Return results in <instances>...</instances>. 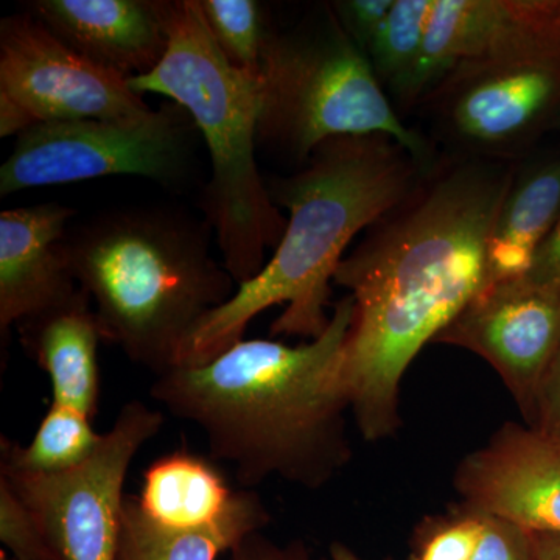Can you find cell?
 <instances>
[{
	"instance_id": "obj_1",
	"label": "cell",
	"mask_w": 560,
	"mask_h": 560,
	"mask_svg": "<svg viewBox=\"0 0 560 560\" xmlns=\"http://www.w3.org/2000/svg\"><path fill=\"white\" fill-rule=\"evenodd\" d=\"M514 172L478 160L431 168L335 272L353 300L342 378L364 441L399 431L405 372L486 289L489 234Z\"/></svg>"
},
{
	"instance_id": "obj_2",
	"label": "cell",
	"mask_w": 560,
	"mask_h": 560,
	"mask_svg": "<svg viewBox=\"0 0 560 560\" xmlns=\"http://www.w3.org/2000/svg\"><path fill=\"white\" fill-rule=\"evenodd\" d=\"M352 316L348 294L315 340L300 346L242 340L209 363L154 378L150 397L200 427L212 458L234 464L245 488L276 477L323 489L353 455L342 378Z\"/></svg>"
},
{
	"instance_id": "obj_3",
	"label": "cell",
	"mask_w": 560,
	"mask_h": 560,
	"mask_svg": "<svg viewBox=\"0 0 560 560\" xmlns=\"http://www.w3.org/2000/svg\"><path fill=\"white\" fill-rule=\"evenodd\" d=\"M425 171L383 135L327 140L304 168L267 180L271 200L289 210L285 232L264 270L190 335L178 368L201 366L245 340L250 320L287 304L271 334L315 340L329 327L330 280L352 238L410 197Z\"/></svg>"
},
{
	"instance_id": "obj_4",
	"label": "cell",
	"mask_w": 560,
	"mask_h": 560,
	"mask_svg": "<svg viewBox=\"0 0 560 560\" xmlns=\"http://www.w3.org/2000/svg\"><path fill=\"white\" fill-rule=\"evenodd\" d=\"M212 228L168 208L114 209L68 231L66 249L103 340L156 377L178 368L202 319L238 285L210 250Z\"/></svg>"
},
{
	"instance_id": "obj_5",
	"label": "cell",
	"mask_w": 560,
	"mask_h": 560,
	"mask_svg": "<svg viewBox=\"0 0 560 560\" xmlns=\"http://www.w3.org/2000/svg\"><path fill=\"white\" fill-rule=\"evenodd\" d=\"M168 50L156 69L130 80L190 114L206 142L212 175L201 194L224 268L237 285L256 278L287 219L257 167L260 95L256 75L234 68L210 35L200 0H168Z\"/></svg>"
},
{
	"instance_id": "obj_6",
	"label": "cell",
	"mask_w": 560,
	"mask_h": 560,
	"mask_svg": "<svg viewBox=\"0 0 560 560\" xmlns=\"http://www.w3.org/2000/svg\"><path fill=\"white\" fill-rule=\"evenodd\" d=\"M257 81V147L283 160L305 165L327 140L383 135L433 168L429 142L401 121L331 5L291 31L271 32Z\"/></svg>"
},
{
	"instance_id": "obj_7",
	"label": "cell",
	"mask_w": 560,
	"mask_h": 560,
	"mask_svg": "<svg viewBox=\"0 0 560 560\" xmlns=\"http://www.w3.org/2000/svg\"><path fill=\"white\" fill-rule=\"evenodd\" d=\"M559 0L495 47L463 62L434 88L442 130L469 150L517 153L560 119Z\"/></svg>"
},
{
	"instance_id": "obj_8",
	"label": "cell",
	"mask_w": 560,
	"mask_h": 560,
	"mask_svg": "<svg viewBox=\"0 0 560 560\" xmlns=\"http://www.w3.org/2000/svg\"><path fill=\"white\" fill-rule=\"evenodd\" d=\"M200 136L190 114L173 102L138 119L36 125L16 136L0 167V197L116 175L184 190L197 172Z\"/></svg>"
},
{
	"instance_id": "obj_9",
	"label": "cell",
	"mask_w": 560,
	"mask_h": 560,
	"mask_svg": "<svg viewBox=\"0 0 560 560\" xmlns=\"http://www.w3.org/2000/svg\"><path fill=\"white\" fill-rule=\"evenodd\" d=\"M164 422V412L140 400L128 401L97 451L75 469L0 470V478L33 512L58 559L116 560L128 470Z\"/></svg>"
},
{
	"instance_id": "obj_10",
	"label": "cell",
	"mask_w": 560,
	"mask_h": 560,
	"mask_svg": "<svg viewBox=\"0 0 560 560\" xmlns=\"http://www.w3.org/2000/svg\"><path fill=\"white\" fill-rule=\"evenodd\" d=\"M151 110L130 81L92 65L31 14L0 21V136L68 120H128Z\"/></svg>"
},
{
	"instance_id": "obj_11",
	"label": "cell",
	"mask_w": 560,
	"mask_h": 560,
	"mask_svg": "<svg viewBox=\"0 0 560 560\" xmlns=\"http://www.w3.org/2000/svg\"><path fill=\"white\" fill-rule=\"evenodd\" d=\"M434 342L488 361L529 420L560 349V289L526 276L501 280L482 290Z\"/></svg>"
},
{
	"instance_id": "obj_12",
	"label": "cell",
	"mask_w": 560,
	"mask_h": 560,
	"mask_svg": "<svg viewBox=\"0 0 560 560\" xmlns=\"http://www.w3.org/2000/svg\"><path fill=\"white\" fill-rule=\"evenodd\" d=\"M463 510L560 534V438L504 422L453 477Z\"/></svg>"
},
{
	"instance_id": "obj_13",
	"label": "cell",
	"mask_w": 560,
	"mask_h": 560,
	"mask_svg": "<svg viewBox=\"0 0 560 560\" xmlns=\"http://www.w3.org/2000/svg\"><path fill=\"white\" fill-rule=\"evenodd\" d=\"M24 11L92 65L130 81L168 50L167 0H33Z\"/></svg>"
},
{
	"instance_id": "obj_14",
	"label": "cell",
	"mask_w": 560,
	"mask_h": 560,
	"mask_svg": "<svg viewBox=\"0 0 560 560\" xmlns=\"http://www.w3.org/2000/svg\"><path fill=\"white\" fill-rule=\"evenodd\" d=\"M75 210L60 202L0 213V330L69 301L80 290L66 249Z\"/></svg>"
},
{
	"instance_id": "obj_15",
	"label": "cell",
	"mask_w": 560,
	"mask_h": 560,
	"mask_svg": "<svg viewBox=\"0 0 560 560\" xmlns=\"http://www.w3.org/2000/svg\"><path fill=\"white\" fill-rule=\"evenodd\" d=\"M22 348L49 375L51 404L94 418L101 400L98 342L103 340L86 291L18 324Z\"/></svg>"
},
{
	"instance_id": "obj_16",
	"label": "cell",
	"mask_w": 560,
	"mask_h": 560,
	"mask_svg": "<svg viewBox=\"0 0 560 560\" xmlns=\"http://www.w3.org/2000/svg\"><path fill=\"white\" fill-rule=\"evenodd\" d=\"M544 0H433L418 66L400 106L425 101L453 69L533 20Z\"/></svg>"
},
{
	"instance_id": "obj_17",
	"label": "cell",
	"mask_w": 560,
	"mask_h": 560,
	"mask_svg": "<svg viewBox=\"0 0 560 560\" xmlns=\"http://www.w3.org/2000/svg\"><path fill=\"white\" fill-rule=\"evenodd\" d=\"M560 217V151L515 168L488 241L486 289L528 275Z\"/></svg>"
},
{
	"instance_id": "obj_18",
	"label": "cell",
	"mask_w": 560,
	"mask_h": 560,
	"mask_svg": "<svg viewBox=\"0 0 560 560\" xmlns=\"http://www.w3.org/2000/svg\"><path fill=\"white\" fill-rule=\"evenodd\" d=\"M270 522V511L248 489L235 492L230 510L220 521L190 530L158 525L140 510L138 497H125L116 560H219Z\"/></svg>"
},
{
	"instance_id": "obj_19",
	"label": "cell",
	"mask_w": 560,
	"mask_h": 560,
	"mask_svg": "<svg viewBox=\"0 0 560 560\" xmlns=\"http://www.w3.org/2000/svg\"><path fill=\"white\" fill-rule=\"evenodd\" d=\"M234 495L212 460L183 448L165 453L147 467L138 501L158 525L190 530L220 521Z\"/></svg>"
},
{
	"instance_id": "obj_20",
	"label": "cell",
	"mask_w": 560,
	"mask_h": 560,
	"mask_svg": "<svg viewBox=\"0 0 560 560\" xmlns=\"http://www.w3.org/2000/svg\"><path fill=\"white\" fill-rule=\"evenodd\" d=\"M90 418L62 405L51 404L40 419L31 444L0 438V470L60 474L91 458L103 440Z\"/></svg>"
},
{
	"instance_id": "obj_21",
	"label": "cell",
	"mask_w": 560,
	"mask_h": 560,
	"mask_svg": "<svg viewBox=\"0 0 560 560\" xmlns=\"http://www.w3.org/2000/svg\"><path fill=\"white\" fill-rule=\"evenodd\" d=\"M431 9L433 0H394L388 18L368 50L378 83L399 105L419 62Z\"/></svg>"
},
{
	"instance_id": "obj_22",
	"label": "cell",
	"mask_w": 560,
	"mask_h": 560,
	"mask_svg": "<svg viewBox=\"0 0 560 560\" xmlns=\"http://www.w3.org/2000/svg\"><path fill=\"white\" fill-rule=\"evenodd\" d=\"M202 16L221 54L234 68L259 75L271 32L256 0H200Z\"/></svg>"
},
{
	"instance_id": "obj_23",
	"label": "cell",
	"mask_w": 560,
	"mask_h": 560,
	"mask_svg": "<svg viewBox=\"0 0 560 560\" xmlns=\"http://www.w3.org/2000/svg\"><path fill=\"white\" fill-rule=\"evenodd\" d=\"M0 541L18 560H60L38 521L11 486L0 478Z\"/></svg>"
},
{
	"instance_id": "obj_24",
	"label": "cell",
	"mask_w": 560,
	"mask_h": 560,
	"mask_svg": "<svg viewBox=\"0 0 560 560\" xmlns=\"http://www.w3.org/2000/svg\"><path fill=\"white\" fill-rule=\"evenodd\" d=\"M481 530V515L458 506L448 517L429 523L415 560H470Z\"/></svg>"
},
{
	"instance_id": "obj_25",
	"label": "cell",
	"mask_w": 560,
	"mask_h": 560,
	"mask_svg": "<svg viewBox=\"0 0 560 560\" xmlns=\"http://www.w3.org/2000/svg\"><path fill=\"white\" fill-rule=\"evenodd\" d=\"M478 515L481 537L470 560H537L528 530L504 518Z\"/></svg>"
},
{
	"instance_id": "obj_26",
	"label": "cell",
	"mask_w": 560,
	"mask_h": 560,
	"mask_svg": "<svg viewBox=\"0 0 560 560\" xmlns=\"http://www.w3.org/2000/svg\"><path fill=\"white\" fill-rule=\"evenodd\" d=\"M393 5L394 0H340L331 9L353 44L368 55Z\"/></svg>"
},
{
	"instance_id": "obj_27",
	"label": "cell",
	"mask_w": 560,
	"mask_h": 560,
	"mask_svg": "<svg viewBox=\"0 0 560 560\" xmlns=\"http://www.w3.org/2000/svg\"><path fill=\"white\" fill-rule=\"evenodd\" d=\"M224 560H312V558L304 541L291 540L279 544L265 536L261 530H257L238 541Z\"/></svg>"
},
{
	"instance_id": "obj_28",
	"label": "cell",
	"mask_w": 560,
	"mask_h": 560,
	"mask_svg": "<svg viewBox=\"0 0 560 560\" xmlns=\"http://www.w3.org/2000/svg\"><path fill=\"white\" fill-rule=\"evenodd\" d=\"M529 420L533 429L560 438V349L540 383Z\"/></svg>"
},
{
	"instance_id": "obj_29",
	"label": "cell",
	"mask_w": 560,
	"mask_h": 560,
	"mask_svg": "<svg viewBox=\"0 0 560 560\" xmlns=\"http://www.w3.org/2000/svg\"><path fill=\"white\" fill-rule=\"evenodd\" d=\"M526 278L560 289V217L550 235L537 249Z\"/></svg>"
},
{
	"instance_id": "obj_30",
	"label": "cell",
	"mask_w": 560,
	"mask_h": 560,
	"mask_svg": "<svg viewBox=\"0 0 560 560\" xmlns=\"http://www.w3.org/2000/svg\"><path fill=\"white\" fill-rule=\"evenodd\" d=\"M537 560H560V534L530 533Z\"/></svg>"
},
{
	"instance_id": "obj_31",
	"label": "cell",
	"mask_w": 560,
	"mask_h": 560,
	"mask_svg": "<svg viewBox=\"0 0 560 560\" xmlns=\"http://www.w3.org/2000/svg\"><path fill=\"white\" fill-rule=\"evenodd\" d=\"M329 556V559L323 560H361L355 551L350 550L348 545L341 544V541H334L330 545Z\"/></svg>"
},
{
	"instance_id": "obj_32",
	"label": "cell",
	"mask_w": 560,
	"mask_h": 560,
	"mask_svg": "<svg viewBox=\"0 0 560 560\" xmlns=\"http://www.w3.org/2000/svg\"><path fill=\"white\" fill-rule=\"evenodd\" d=\"M0 560H18V559H11L9 556L5 555V551H0Z\"/></svg>"
},
{
	"instance_id": "obj_33",
	"label": "cell",
	"mask_w": 560,
	"mask_h": 560,
	"mask_svg": "<svg viewBox=\"0 0 560 560\" xmlns=\"http://www.w3.org/2000/svg\"><path fill=\"white\" fill-rule=\"evenodd\" d=\"M558 28L560 33V0H559V7H558Z\"/></svg>"
},
{
	"instance_id": "obj_34",
	"label": "cell",
	"mask_w": 560,
	"mask_h": 560,
	"mask_svg": "<svg viewBox=\"0 0 560 560\" xmlns=\"http://www.w3.org/2000/svg\"><path fill=\"white\" fill-rule=\"evenodd\" d=\"M555 130H559L560 131V119H559L558 124H556Z\"/></svg>"
}]
</instances>
